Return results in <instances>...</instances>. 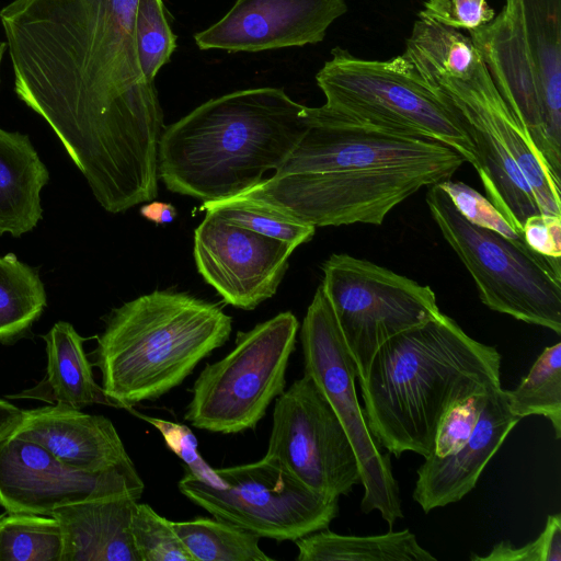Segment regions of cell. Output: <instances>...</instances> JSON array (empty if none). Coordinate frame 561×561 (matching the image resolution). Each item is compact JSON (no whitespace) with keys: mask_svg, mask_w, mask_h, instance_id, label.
Instances as JSON below:
<instances>
[{"mask_svg":"<svg viewBox=\"0 0 561 561\" xmlns=\"http://www.w3.org/2000/svg\"><path fill=\"white\" fill-rule=\"evenodd\" d=\"M137 0H12L0 11L14 92L111 214L158 195L164 129L135 38Z\"/></svg>","mask_w":561,"mask_h":561,"instance_id":"obj_1","label":"cell"},{"mask_svg":"<svg viewBox=\"0 0 561 561\" xmlns=\"http://www.w3.org/2000/svg\"><path fill=\"white\" fill-rule=\"evenodd\" d=\"M307 129L284 164L239 194L313 227L381 225L420 188L466 160L433 139L393 134L308 107Z\"/></svg>","mask_w":561,"mask_h":561,"instance_id":"obj_2","label":"cell"},{"mask_svg":"<svg viewBox=\"0 0 561 561\" xmlns=\"http://www.w3.org/2000/svg\"><path fill=\"white\" fill-rule=\"evenodd\" d=\"M402 55L460 117L486 198L511 226L523 234L531 216L561 217V183L501 96L470 37L419 19Z\"/></svg>","mask_w":561,"mask_h":561,"instance_id":"obj_3","label":"cell"},{"mask_svg":"<svg viewBox=\"0 0 561 561\" xmlns=\"http://www.w3.org/2000/svg\"><path fill=\"white\" fill-rule=\"evenodd\" d=\"M501 354L440 313L386 341L359 380L368 428L388 453L433 454L438 425L463 399L501 386Z\"/></svg>","mask_w":561,"mask_h":561,"instance_id":"obj_4","label":"cell"},{"mask_svg":"<svg viewBox=\"0 0 561 561\" xmlns=\"http://www.w3.org/2000/svg\"><path fill=\"white\" fill-rule=\"evenodd\" d=\"M306 112L280 88L211 99L164 127L159 178L169 191L202 202L242 194L288 159L307 129Z\"/></svg>","mask_w":561,"mask_h":561,"instance_id":"obj_5","label":"cell"},{"mask_svg":"<svg viewBox=\"0 0 561 561\" xmlns=\"http://www.w3.org/2000/svg\"><path fill=\"white\" fill-rule=\"evenodd\" d=\"M232 319L216 304L154 290L115 308L93 353L102 388L117 408L156 400L222 346Z\"/></svg>","mask_w":561,"mask_h":561,"instance_id":"obj_6","label":"cell"},{"mask_svg":"<svg viewBox=\"0 0 561 561\" xmlns=\"http://www.w3.org/2000/svg\"><path fill=\"white\" fill-rule=\"evenodd\" d=\"M323 106L348 121L385 131L436 140L474 169L473 142L457 113L403 55L367 60L335 47L316 76Z\"/></svg>","mask_w":561,"mask_h":561,"instance_id":"obj_7","label":"cell"},{"mask_svg":"<svg viewBox=\"0 0 561 561\" xmlns=\"http://www.w3.org/2000/svg\"><path fill=\"white\" fill-rule=\"evenodd\" d=\"M426 203L488 308L561 334V257L470 222L438 184L430 186Z\"/></svg>","mask_w":561,"mask_h":561,"instance_id":"obj_8","label":"cell"},{"mask_svg":"<svg viewBox=\"0 0 561 561\" xmlns=\"http://www.w3.org/2000/svg\"><path fill=\"white\" fill-rule=\"evenodd\" d=\"M299 322L285 311L238 332L234 347L207 364L192 388L184 419L193 426L221 434L253 430L284 390Z\"/></svg>","mask_w":561,"mask_h":561,"instance_id":"obj_9","label":"cell"},{"mask_svg":"<svg viewBox=\"0 0 561 561\" xmlns=\"http://www.w3.org/2000/svg\"><path fill=\"white\" fill-rule=\"evenodd\" d=\"M215 472L221 486L187 471L178 483L180 492L215 518L260 538L295 541L328 528L339 513V499L309 489L267 456Z\"/></svg>","mask_w":561,"mask_h":561,"instance_id":"obj_10","label":"cell"},{"mask_svg":"<svg viewBox=\"0 0 561 561\" xmlns=\"http://www.w3.org/2000/svg\"><path fill=\"white\" fill-rule=\"evenodd\" d=\"M322 272L321 287L359 380L386 341L442 313L430 286L370 261L335 253Z\"/></svg>","mask_w":561,"mask_h":561,"instance_id":"obj_11","label":"cell"},{"mask_svg":"<svg viewBox=\"0 0 561 561\" xmlns=\"http://www.w3.org/2000/svg\"><path fill=\"white\" fill-rule=\"evenodd\" d=\"M300 342L305 375L329 402L354 448L365 490L360 508L378 511L391 528L403 518L399 485L390 457L380 451L360 409L356 366L321 285L304 318Z\"/></svg>","mask_w":561,"mask_h":561,"instance_id":"obj_12","label":"cell"},{"mask_svg":"<svg viewBox=\"0 0 561 561\" xmlns=\"http://www.w3.org/2000/svg\"><path fill=\"white\" fill-rule=\"evenodd\" d=\"M265 456L329 497L347 495L362 483L354 448L341 422L305 374L275 399Z\"/></svg>","mask_w":561,"mask_h":561,"instance_id":"obj_13","label":"cell"},{"mask_svg":"<svg viewBox=\"0 0 561 561\" xmlns=\"http://www.w3.org/2000/svg\"><path fill=\"white\" fill-rule=\"evenodd\" d=\"M144 489L136 468L85 472L30 439L10 435L0 443V505L7 512L50 515L60 506L102 497L138 501Z\"/></svg>","mask_w":561,"mask_h":561,"instance_id":"obj_14","label":"cell"},{"mask_svg":"<svg viewBox=\"0 0 561 561\" xmlns=\"http://www.w3.org/2000/svg\"><path fill=\"white\" fill-rule=\"evenodd\" d=\"M295 249L209 211L194 232L198 273L227 304L244 310L276 293Z\"/></svg>","mask_w":561,"mask_h":561,"instance_id":"obj_15","label":"cell"},{"mask_svg":"<svg viewBox=\"0 0 561 561\" xmlns=\"http://www.w3.org/2000/svg\"><path fill=\"white\" fill-rule=\"evenodd\" d=\"M346 11L345 0H237L194 39L199 49L231 53L317 44Z\"/></svg>","mask_w":561,"mask_h":561,"instance_id":"obj_16","label":"cell"},{"mask_svg":"<svg viewBox=\"0 0 561 561\" xmlns=\"http://www.w3.org/2000/svg\"><path fill=\"white\" fill-rule=\"evenodd\" d=\"M468 32L501 96L553 178L561 183V156L553 151L546 133L534 67L522 30L520 0H505L496 16Z\"/></svg>","mask_w":561,"mask_h":561,"instance_id":"obj_17","label":"cell"},{"mask_svg":"<svg viewBox=\"0 0 561 561\" xmlns=\"http://www.w3.org/2000/svg\"><path fill=\"white\" fill-rule=\"evenodd\" d=\"M520 419L510 409L506 390L490 388L479 421L468 440L445 457L430 455L417 469L413 500L424 513L460 501Z\"/></svg>","mask_w":561,"mask_h":561,"instance_id":"obj_18","label":"cell"},{"mask_svg":"<svg viewBox=\"0 0 561 561\" xmlns=\"http://www.w3.org/2000/svg\"><path fill=\"white\" fill-rule=\"evenodd\" d=\"M12 435L37 443L77 470L135 468L113 423L103 415L59 404L22 410Z\"/></svg>","mask_w":561,"mask_h":561,"instance_id":"obj_19","label":"cell"},{"mask_svg":"<svg viewBox=\"0 0 561 561\" xmlns=\"http://www.w3.org/2000/svg\"><path fill=\"white\" fill-rule=\"evenodd\" d=\"M137 500L102 497L53 511L64 534L61 561H139L131 519Z\"/></svg>","mask_w":561,"mask_h":561,"instance_id":"obj_20","label":"cell"},{"mask_svg":"<svg viewBox=\"0 0 561 561\" xmlns=\"http://www.w3.org/2000/svg\"><path fill=\"white\" fill-rule=\"evenodd\" d=\"M48 179L28 136L0 127V236L20 237L37 226Z\"/></svg>","mask_w":561,"mask_h":561,"instance_id":"obj_21","label":"cell"},{"mask_svg":"<svg viewBox=\"0 0 561 561\" xmlns=\"http://www.w3.org/2000/svg\"><path fill=\"white\" fill-rule=\"evenodd\" d=\"M46 343L45 378L34 388L11 398H30L81 410L91 404L117 408L99 386L84 353L83 341L72 324L58 321L43 336Z\"/></svg>","mask_w":561,"mask_h":561,"instance_id":"obj_22","label":"cell"},{"mask_svg":"<svg viewBox=\"0 0 561 561\" xmlns=\"http://www.w3.org/2000/svg\"><path fill=\"white\" fill-rule=\"evenodd\" d=\"M522 30L549 142L561 156V0H520Z\"/></svg>","mask_w":561,"mask_h":561,"instance_id":"obj_23","label":"cell"},{"mask_svg":"<svg viewBox=\"0 0 561 561\" xmlns=\"http://www.w3.org/2000/svg\"><path fill=\"white\" fill-rule=\"evenodd\" d=\"M299 561H436L409 529L382 535H339L328 528L294 541Z\"/></svg>","mask_w":561,"mask_h":561,"instance_id":"obj_24","label":"cell"},{"mask_svg":"<svg viewBox=\"0 0 561 561\" xmlns=\"http://www.w3.org/2000/svg\"><path fill=\"white\" fill-rule=\"evenodd\" d=\"M46 306L38 274L13 253L0 256V342L24 334Z\"/></svg>","mask_w":561,"mask_h":561,"instance_id":"obj_25","label":"cell"},{"mask_svg":"<svg viewBox=\"0 0 561 561\" xmlns=\"http://www.w3.org/2000/svg\"><path fill=\"white\" fill-rule=\"evenodd\" d=\"M193 561H271L260 548V537L218 518L172 522Z\"/></svg>","mask_w":561,"mask_h":561,"instance_id":"obj_26","label":"cell"},{"mask_svg":"<svg viewBox=\"0 0 561 561\" xmlns=\"http://www.w3.org/2000/svg\"><path fill=\"white\" fill-rule=\"evenodd\" d=\"M512 413L518 419L547 417L556 438H561V343L546 347L529 373L513 390H506Z\"/></svg>","mask_w":561,"mask_h":561,"instance_id":"obj_27","label":"cell"},{"mask_svg":"<svg viewBox=\"0 0 561 561\" xmlns=\"http://www.w3.org/2000/svg\"><path fill=\"white\" fill-rule=\"evenodd\" d=\"M64 534L50 515H0V561H61Z\"/></svg>","mask_w":561,"mask_h":561,"instance_id":"obj_28","label":"cell"},{"mask_svg":"<svg viewBox=\"0 0 561 561\" xmlns=\"http://www.w3.org/2000/svg\"><path fill=\"white\" fill-rule=\"evenodd\" d=\"M199 210L216 214L239 227L290 243L296 248L309 241L316 232V227L311 225L240 195L203 202Z\"/></svg>","mask_w":561,"mask_h":561,"instance_id":"obj_29","label":"cell"},{"mask_svg":"<svg viewBox=\"0 0 561 561\" xmlns=\"http://www.w3.org/2000/svg\"><path fill=\"white\" fill-rule=\"evenodd\" d=\"M135 38L142 72L147 79L154 81L176 47V36L169 24L162 0H137Z\"/></svg>","mask_w":561,"mask_h":561,"instance_id":"obj_30","label":"cell"},{"mask_svg":"<svg viewBox=\"0 0 561 561\" xmlns=\"http://www.w3.org/2000/svg\"><path fill=\"white\" fill-rule=\"evenodd\" d=\"M131 535L139 561H193L172 527L151 506L138 503L131 519Z\"/></svg>","mask_w":561,"mask_h":561,"instance_id":"obj_31","label":"cell"},{"mask_svg":"<svg viewBox=\"0 0 561 561\" xmlns=\"http://www.w3.org/2000/svg\"><path fill=\"white\" fill-rule=\"evenodd\" d=\"M450 197L458 211L470 222L510 238L525 240L494 205L474 188L451 179L437 183Z\"/></svg>","mask_w":561,"mask_h":561,"instance_id":"obj_32","label":"cell"},{"mask_svg":"<svg viewBox=\"0 0 561 561\" xmlns=\"http://www.w3.org/2000/svg\"><path fill=\"white\" fill-rule=\"evenodd\" d=\"M486 393L472 394L446 412L436 432L433 455H450L468 440L479 421Z\"/></svg>","mask_w":561,"mask_h":561,"instance_id":"obj_33","label":"cell"},{"mask_svg":"<svg viewBox=\"0 0 561 561\" xmlns=\"http://www.w3.org/2000/svg\"><path fill=\"white\" fill-rule=\"evenodd\" d=\"M476 561H561V515H549L539 537L522 547L500 541L486 556L470 557Z\"/></svg>","mask_w":561,"mask_h":561,"instance_id":"obj_34","label":"cell"},{"mask_svg":"<svg viewBox=\"0 0 561 561\" xmlns=\"http://www.w3.org/2000/svg\"><path fill=\"white\" fill-rule=\"evenodd\" d=\"M136 414L160 432L168 448L187 466L192 474L214 486L222 485L215 469L210 468L201 456L197 438L188 426L163 419Z\"/></svg>","mask_w":561,"mask_h":561,"instance_id":"obj_35","label":"cell"},{"mask_svg":"<svg viewBox=\"0 0 561 561\" xmlns=\"http://www.w3.org/2000/svg\"><path fill=\"white\" fill-rule=\"evenodd\" d=\"M419 15L455 30L470 31L490 22L495 13L485 0H427Z\"/></svg>","mask_w":561,"mask_h":561,"instance_id":"obj_36","label":"cell"},{"mask_svg":"<svg viewBox=\"0 0 561 561\" xmlns=\"http://www.w3.org/2000/svg\"><path fill=\"white\" fill-rule=\"evenodd\" d=\"M526 243L535 251L561 257V217L536 215L529 217L524 227Z\"/></svg>","mask_w":561,"mask_h":561,"instance_id":"obj_37","label":"cell"},{"mask_svg":"<svg viewBox=\"0 0 561 561\" xmlns=\"http://www.w3.org/2000/svg\"><path fill=\"white\" fill-rule=\"evenodd\" d=\"M140 214L146 219L157 224H170L176 217V209L172 204L163 202H152L140 208Z\"/></svg>","mask_w":561,"mask_h":561,"instance_id":"obj_38","label":"cell"},{"mask_svg":"<svg viewBox=\"0 0 561 561\" xmlns=\"http://www.w3.org/2000/svg\"><path fill=\"white\" fill-rule=\"evenodd\" d=\"M22 416L16 405L0 399V443L12 435Z\"/></svg>","mask_w":561,"mask_h":561,"instance_id":"obj_39","label":"cell"},{"mask_svg":"<svg viewBox=\"0 0 561 561\" xmlns=\"http://www.w3.org/2000/svg\"><path fill=\"white\" fill-rule=\"evenodd\" d=\"M7 48H8L7 43L0 42V67H1L2 58H3L4 51ZM0 82H1V79H0Z\"/></svg>","mask_w":561,"mask_h":561,"instance_id":"obj_40","label":"cell"}]
</instances>
